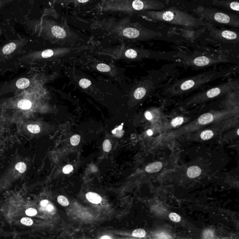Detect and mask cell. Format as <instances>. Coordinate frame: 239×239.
Instances as JSON below:
<instances>
[{
  "instance_id": "22",
  "label": "cell",
  "mask_w": 239,
  "mask_h": 239,
  "mask_svg": "<svg viewBox=\"0 0 239 239\" xmlns=\"http://www.w3.org/2000/svg\"><path fill=\"white\" fill-rule=\"evenodd\" d=\"M125 55L128 59H134L137 58L138 56V51L134 49H128L126 50Z\"/></svg>"
},
{
  "instance_id": "1",
  "label": "cell",
  "mask_w": 239,
  "mask_h": 239,
  "mask_svg": "<svg viewBox=\"0 0 239 239\" xmlns=\"http://www.w3.org/2000/svg\"><path fill=\"white\" fill-rule=\"evenodd\" d=\"M91 26L93 30L120 38L147 40L163 36L162 33L145 28L138 22H132L129 18L121 19L115 18H96L92 21Z\"/></svg>"
},
{
  "instance_id": "5",
  "label": "cell",
  "mask_w": 239,
  "mask_h": 239,
  "mask_svg": "<svg viewBox=\"0 0 239 239\" xmlns=\"http://www.w3.org/2000/svg\"><path fill=\"white\" fill-rule=\"evenodd\" d=\"M239 88V80L231 79L227 82L194 94L179 102L177 107L179 108H184L205 103L221 96L238 92Z\"/></svg>"
},
{
  "instance_id": "16",
  "label": "cell",
  "mask_w": 239,
  "mask_h": 239,
  "mask_svg": "<svg viewBox=\"0 0 239 239\" xmlns=\"http://www.w3.org/2000/svg\"><path fill=\"white\" fill-rule=\"evenodd\" d=\"M201 173V170L198 166H193L189 167L187 170V176L190 178H193L198 177Z\"/></svg>"
},
{
  "instance_id": "37",
  "label": "cell",
  "mask_w": 239,
  "mask_h": 239,
  "mask_svg": "<svg viewBox=\"0 0 239 239\" xmlns=\"http://www.w3.org/2000/svg\"><path fill=\"white\" fill-rule=\"evenodd\" d=\"M73 170V167L71 164H68L63 168V172L64 174H67L71 172Z\"/></svg>"
},
{
  "instance_id": "26",
  "label": "cell",
  "mask_w": 239,
  "mask_h": 239,
  "mask_svg": "<svg viewBox=\"0 0 239 239\" xmlns=\"http://www.w3.org/2000/svg\"><path fill=\"white\" fill-rule=\"evenodd\" d=\"M80 141V136L79 135H74L70 138V143L72 146H77L79 144Z\"/></svg>"
},
{
  "instance_id": "18",
  "label": "cell",
  "mask_w": 239,
  "mask_h": 239,
  "mask_svg": "<svg viewBox=\"0 0 239 239\" xmlns=\"http://www.w3.org/2000/svg\"><path fill=\"white\" fill-rule=\"evenodd\" d=\"M214 131L211 129H207L202 131L200 137L202 140H208L211 139L214 136Z\"/></svg>"
},
{
  "instance_id": "9",
  "label": "cell",
  "mask_w": 239,
  "mask_h": 239,
  "mask_svg": "<svg viewBox=\"0 0 239 239\" xmlns=\"http://www.w3.org/2000/svg\"><path fill=\"white\" fill-rule=\"evenodd\" d=\"M167 77V74L160 71L152 72L147 81L146 85L138 87L134 91L133 96L136 100H141L149 94H153L158 86Z\"/></svg>"
},
{
  "instance_id": "8",
  "label": "cell",
  "mask_w": 239,
  "mask_h": 239,
  "mask_svg": "<svg viewBox=\"0 0 239 239\" xmlns=\"http://www.w3.org/2000/svg\"><path fill=\"white\" fill-rule=\"evenodd\" d=\"M41 32L58 40H64L77 36L66 22H58L49 19H43L42 21Z\"/></svg>"
},
{
  "instance_id": "36",
  "label": "cell",
  "mask_w": 239,
  "mask_h": 239,
  "mask_svg": "<svg viewBox=\"0 0 239 239\" xmlns=\"http://www.w3.org/2000/svg\"><path fill=\"white\" fill-rule=\"evenodd\" d=\"M38 213L37 210L35 208H28L25 211V214L28 216H34Z\"/></svg>"
},
{
  "instance_id": "19",
  "label": "cell",
  "mask_w": 239,
  "mask_h": 239,
  "mask_svg": "<svg viewBox=\"0 0 239 239\" xmlns=\"http://www.w3.org/2000/svg\"><path fill=\"white\" fill-rule=\"evenodd\" d=\"M62 3L65 4H72V5H78L82 4H85L90 2L92 1V0H60Z\"/></svg>"
},
{
  "instance_id": "25",
  "label": "cell",
  "mask_w": 239,
  "mask_h": 239,
  "mask_svg": "<svg viewBox=\"0 0 239 239\" xmlns=\"http://www.w3.org/2000/svg\"><path fill=\"white\" fill-rule=\"evenodd\" d=\"M132 235L135 237H144L146 235V232L143 229H137L133 232Z\"/></svg>"
},
{
  "instance_id": "23",
  "label": "cell",
  "mask_w": 239,
  "mask_h": 239,
  "mask_svg": "<svg viewBox=\"0 0 239 239\" xmlns=\"http://www.w3.org/2000/svg\"><path fill=\"white\" fill-rule=\"evenodd\" d=\"M14 167L17 171H18L22 174L27 169V166H26V164L22 162L17 163Z\"/></svg>"
},
{
  "instance_id": "40",
  "label": "cell",
  "mask_w": 239,
  "mask_h": 239,
  "mask_svg": "<svg viewBox=\"0 0 239 239\" xmlns=\"http://www.w3.org/2000/svg\"><path fill=\"white\" fill-rule=\"evenodd\" d=\"M47 210L48 211H51L53 209V206H52V205H48L47 207Z\"/></svg>"
},
{
  "instance_id": "20",
  "label": "cell",
  "mask_w": 239,
  "mask_h": 239,
  "mask_svg": "<svg viewBox=\"0 0 239 239\" xmlns=\"http://www.w3.org/2000/svg\"><path fill=\"white\" fill-rule=\"evenodd\" d=\"M18 106L20 109L26 110L31 108L32 103L31 101L27 99H22L18 102Z\"/></svg>"
},
{
  "instance_id": "38",
  "label": "cell",
  "mask_w": 239,
  "mask_h": 239,
  "mask_svg": "<svg viewBox=\"0 0 239 239\" xmlns=\"http://www.w3.org/2000/svg\"><path fill=\"white\" fill-rule=\"evenodd\" d=\"M48 201L47 200H43L41 202L40 205L41 206H46L48 204Z\"/></svg>"
},
{
  "instance_id": "28",
  "label": "cell",
  "mask_w": 239,
  "mask_h": 239,
  "mask_svg": "<svg viewBox=\"0 0 239 239\" xmlns=\"http://www.w3.org/2000/svg\"><path fill=\"white\" fill-rule=\"evenodd\" d=\"M57 201H58V202L60 204L63 205V206H68L69 204V203L68 200H67V199L66 197L62 196V195L59 196L58 197Z\"/></svg>"
},
{
  "instance_id": "2",
  "label": "cell",
  "mask_w": 239,
  "mask_h": 239,
  "mask_svg": "<svg viewBox=\"0 0 239 239\" xmlns=\"http://www.w3.org/2000/svg\"><path fill=\"white\" fill-rule=\"evenodd\" d=\"M235 70L236 68L222 70H212L193 76L176 80L164 88L162 94L167 98L181 96L198 89L218 79L228 76Z\"/></svg>"
},
{
  "instance_id": "7",
  "label": "cell",
  "mask_w": 239,
  "mask_h": 239,
  "mask_svg": "<svg viewBox=\"0 0 239 239\" xmlns=\"http://www.w3.org/2000/svg\"><path fill=\"white\" fill-rule=\"evenodd\" d=\"M230 60L226 56L214 54H196L182 58L181 62L184 66L195 69L205 68L221 63H228Z\"/></svg>"
},
{
  "instance_id": "41",
  "label": "cell",
  "mask_w": 239,
  "mask_h": 239,
  "mask_svg": "<svg viewBox=\"0 0 239 239\" xmlns=\"http://www.w3.org/2000/svg\"><path fill=\"white\" fill-rule=\"evenodd\" d=\"M100 238L101 239H110L111 237H109V236H103V237H101Z\"/></svg>"
},
{
  "instance_id": "3",
  "label": "cell",
  "mask_w": 239,
  "mask_h": 239,
  "mask_svg": "<svg viewBox=\"0 0 239 239\" xmlns=\"http://www.w3.org/2000/svg\"><path fill=\"white\" fill-rule=\"evenodd\" d=\"M165 7L157 0H101L96 8L100 12H120L132 16L144 11L162 10Z\"/></svg>"
},
{
  "instance_id": "31",
  "label": "cell",
  "mask_w": 239,
  "mask_h": 239,
  "mask_svg": "<svg viewBox=\"0 0 239 239\" xmlns=\"http://www.w3.org/2000/svg\"><path fill=\"white\" fill-rule=\"evenodd\" d=\"M21 222L23 225L27 226H32L33 224L32 219L29 217H23L21 220Z\"/></svg>"
},
{
  "instance_id": "30",
  "label": "cell",
  "mask_w": 239,
  "mask_h": 239,
  "mask_svg": "<svg viewBox=\"0 0 239 239\" xmlns=\"http://www.w3.org/2000/svg\"><path fill=\"white\" fill-rule=\"evenodd\" d=\"M97 69L102 72H108L110 71V67L108 65L104 64H99L97 66Z\"/></svg>"
},
{
  "instance_id": "6",
  "label": "cell",
  "mask_w": 239,
  "mask_h": 239,
  "mask_svg": "<svg viewBox=\"0 0 239 239\" xmlns=\"http://www.w3.org/2000/svg\"><path fill=\"white\" fill-rule=\"evenodd\" d=\"M195 12L201 19L209 22L225 24L236 28L239 27V17L235 14L222 12L215 9L204 6L197 7Z\"/></svg>"
},
{
  "instance_id": "32",
  "label": "cell",
  "mask_w": 239,
  "mask_h": 239,
  "mask_svg": "<svg viewBox=\"0 0 239 239\" xmlns=\"http://www.w3.org/2000/svg\"><path fill=\"white\" fill-rule=\"evenodd\" d=\"M54 54V51L51 49H48L43 51L41 56L43 58H48L52 57Z\"/></svg>"
},
{
  "instance_id": "35",
  "label": "cell",
  "mask_w": 239,
  "mask_h": 239,
  "mask_svg": "<svg viewBox=\"0 0 239 239\" xmlns=\"http://www.w3.org/2000/svg\"><path fill=\"white\" fill-rule=\"evenodd\" d=\"M183 35L186 38H194L195 37V32L191 30H184L183 31Z\"/></svg>"
},
{
  "instance_id": "21",
  "label": "cell",
  "mask_w": 239,
  "mask_h": 239,
  "mask_svg": "<svg viewBox=\"0 0 239 239\" xmlns=\"http://www.w3.org/2000/svg\"><path fill=\"white\" fill-rule=\"evenodd\" d=\"M30 80L27 78H21L16 82V86L19 89H24L28 87L30 85Z\"/></svg>"
},
{
  "instance_id": "11",
  "label": "cell",
  "mask_w": 239,
  "mask_h": 239,
  "mask_svg": "<svg viewBox=\"0 0 239 239\" xmlns=\"http://www.w3.org/2000/svg\"><path fill=\"white\" fill-rule=\"evenodd\" d=\"M144 116L146 119L151 122V124H162V119L163 117V111L161 108H152L147 110L144 113Z\"/></svg>"
},
{
  "instance_id": "13",
  "label": "cell",
  "mask_w": 239,
  "mask_h": 239,
  "mask_svg": "<svg viewBox=\"0 0 239 239\" xmlns=\"http://www.w3.org/2000/svg\"><path fill=\"white\" fill-rule=\"evenodd\" d=\"M213 4L216 7L225 8L237 12H239V3L237 1L213 0Z\"/></svg>"
},
{
  "instance_id": "4",
  "label": "cell",
  "mask_w": 239,
  "mask_h": 239,
  "mask_svg": "<svg viewBox=\"0 0 239 239\" xmlns=\"http://www.w3.org/2000/svg\"><path fill=\"white\" fill-rule=\"evenodd\" d=\"M136 14L152 21L171 23L186 27L198 28L204 25L202 20L175 7H171L161 10L144 11Z\"/></svg>"
},
{
  "instance_id": "15",
  "label": "cell",
  "mask_w": 239,
  "mask_h": 239,
  "mask_svg": "<svg viewBox=\"0 0 239 239\" xmlns=\"http://www.w3.org/2000/svg\"><path fill=\"white\" fill-rule=\"evenodd\" d=\"M86 197L90 202L95 204H98L100 203L102 200V198L100 197V195L93 192L87 193Z\"/></svg>"
},
{
  "instance_id": "29",
  "label": "cell",
  "mask_w": 239,
  "mask_h": 239,
  "mask_svg": "<svg viewBox=\"0 0 239 239\" xmlns=\"http://www.w3.org/2000/svg\"><path fill=\"white\" fill-rule=\"evenodd\" d=\"M91 81L87 79H82L79 81V85L83 88H87L91 86Z\"/></svg>"
},
{
  "instance_id": "10",
  "label": "cell",
  "mask_w": 239,
  "mask_h": 239,
  "mask_svg": "<svg viewBox=\"0 0 239 239\" xmlns=\"http://www.w3.org/2000/svg\"><path fill=\"white\" fill-rule=\"evenodd\" d=\"M210 35L213 38L224 42L236 43L239 41L238 33L229 30L216 29L210 24H207Z\"/></svg>"
},
{
  "instance_id": "14",
  "label": "cell",
  "mask_w": 239,
  "mask_h": 239,
  "mask_svg": "<svg viewBox=\"0 0 239 239\" xmlns=\"http://www.w3.org/2000/svg\"><path fill=\"white\" fill-rule=\"evenodd\" d=\"M163 164L160 162H156L148 164L146 167L145 170L148 173H155L162 169Z\"/></svg>"
},
{
  "instance_id": "39",
  "label": "cell",
  "mask_w": 239,
  "mask_h": 239,
  "mask_svg": "<svg viewBox=\"0 0 239 239\" xmlns=\"http://www.w3.org/2000/svg\"><path fill=\"white\" fill-rule=\"evenodd\" d=\"M147 134L148 136H152L153 134V131L152 129H148L147 131Z\"/></svg>"
},
{
  "instance_id": "27",
  "label": "cell",
  "mask_w": 239,
  "mask_h": 239,
  "mask_svg": "<svg viewBox=\"0 0 239 239\" xmlns=\"http://www.w3.org/2000/svg\"><path fill=\"white\" fill-rule=\"evenodd\" d=\"M103 151L106 152H108L111 151L112 148V144H111L110 141L108 139H106L103 142Z\"/></svg>"
},
{
  "instance_id": "12",
  "label": "cell",
  "mask_w": 239,
  "mask_h": 239,
  "mask_svg": "<svg viewBox=\"0 0 239 239\" xmlns=\"http://www.w3.org/2000/svg\"><path fill=\"white\" fill-rule=\"evenodd\" d=\"M191 120L190 117L184 115H178L173 118L169 121L166 122H162L164 124V128H176L181 126L185 124L189 123Z\"/></svg>"
},
{
  "instance_id": "33",
  "label": "cell",
  "mask_w": 239,
  "mask_h": 239,
  "mask_svg": "<svg viewBox=\"0 0 239 239\" xmlns=\"http://www.w3.org/2000/svg\"><path fill=\"white\" fill-rule=\"evenodd\" d=\"M169 218L171 221L175 222H179L181 221V217L177 213H172L169 214Z\"/></svg>"
},
{
  "instance_id": "24",
  "label": "cell",
  "mask_w": 239,
  "mask_h": 239,
  "mask_svg": "<svg viewBox=\"0 0 239 239\" xmlns=\"http://www.w3.org/2000/svg\"><path fill=\"white\" fill-rule=\"evenodd\" d=\"M27 129L33 134H38L40 132V128L38 125L30 124L27 126Z\"/></svg>"
},
{
  "instance_id": "17",
  "label": "cell",
  "mask_w": 239,
  "mask_h": 239,
  "mask_svg": "<svg viewBox=\"0 0 239 239\" xmlns=\"http://www.w3.org/2000/svg\"><path fill=\"white\" fill-rule=\"evenodd\" d=\"M17 47V44L15 43H10L3 47L2 48V52L5 55L11 54L15 51Z\"/></svg>"
},
{
  "instance_id": "34",
  "label": "cell",
  "mask_w": 239,
  "mask_h": 239,
  "mask_svg": "<svg viewBox=\"0 0 239 239\" xmlns=\"http://www.w3.org/2000/svg\"><path fill=\"white\" fill-rule=\"evenodd\" d=\"M214 236V232L212 229L206 230L203 233L204 239H213Z\"/></svg>"
}]
</instances>
